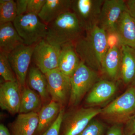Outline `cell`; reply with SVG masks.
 <instances>
[{
	"mask_svg": "<svg viewBox=\"0 0 135 135\" xmlns=\"http://www.w3.org/2000/svg\"><path fill=\"white\" fill-rule=\"evenodd\" d=\"M81 61L101 73V65L108 50L106 32L98 26L85 31L84 35L74 42Z\"/></svg>",
	"mask_w": 135,
	"mask_h": 135,
	"instance_id": "6da1fadb",
	"label": "cell"
},
{
	"mask_svg": "<svg viewBox=\"0 0 135 135\" xmlns=\"http://www.w3.org/2000/svg\"><path fill=\"white\" fill-rule=\"evenodd\" d=\"M46 40L54 46L74 42L84 36L85 30L72 11L65 12L47 25Z\"/></svg>",
	"mask_w": 135,
	"mask_h": 135,
	"instance_id": "7a4b0ae2",
	"label": "cell"
},
{
	"mask_svg": "<svg viewBox=\"0 0 135 135\" xmlns=\"http://www.w3.org/2000/svg\"><path fill=\"white\" fill-rule=\"evenodd\" d=\"M99 115L114 124H126L135 115V86L128 88L124 93L101 109Z\"/></svg>",
	"mask_w": 135,
	"mask_h": 135,
	"instance_id": "3957f363",
	"label": "cell"
},
{
	"mask_svg": "<svg viewBox=\"0 0 135 135\" xmlns=\"http://www.w3.org/2000/svg\"><path fill=\"white\" fill-rule=\"evenodd\" d=\"M13 24L27 46H35L47 33V25L37 15L26 13L17 16Z\"/></svg>",
	"mask_w": 135,
	"mask_h": 135,
	"instance_id": "277c9868",
	"label": "cell"
},
{
	"mask_svg": "<svg viewBox=\"0 0 135 135\" xmlns=\"http://www.w3.org/2000/svg\"><path fill=\"white\" fill-rule=\"evenodd\" d=\"M70 78L71 88L69 104L72 106H77L99 80V73L81 62Z\"/></svg>",
	"mask_w": 135,
	"mask_h": 135,
	"instance_id": "5b68a950",
	"label": "cell"
},
{
	"mask_svg": "<svg viewBox=\"0 0 135 135\" xmlns=\"http://www.w3.org/2000/svg\"><path fill=\"white\" fill-rule=\"evenodd\" d=\"M101 112L100 108L82 107L64 114L62 135H79Z\"/></svg>",
	"mask_w": 135,
	"mask_h": 135,
	"instance_id": "8992f818",
	"label": "cell"
},
{
	"mask_svg": "<svg viewBox=\"0 0 135 135\" xmlns=\"http://www.w3.org/2000/svg\"><path fill=\"white\" fill-rule=\"evenodd\" d=\"M104 0H73L71 11L85 31L97 26Z\"/></svg>",
	"mask_w": 135,
	"mask_h": 135,
	"instance_id": "52a82bcc",
	"label": "cell"
},
{
	"mask_svg": "<svg viewBox=\"0 0 135 135\" xmlns=\"http://www.w3.org/2000/svg\"><path fill=\"white\" fill-rule=\"evenodd\" d=\"M60 46H54L43 39L35 46L32 59L44 74L58 68Z\"/></svg>",
	"mask_w": 135,
	"mask_h": 135,
	"instance_id": "ba28073f",
	"label": "cell"
},
{
	"mask_svg": "<svg viewBox=\"0 0 135 135\" xmlns=\"http://www.w3.org/2000/svg\"><path fill=\"white\" fill-rule=\"evenodd\" d=\"M35 46L22 44L7 55L20 86H25L27 75L29 72Z\"/></svg>",
	"mask_w": 135,
	"mask_h": 135,
	"instance_id": "9c48e42d",
	"label": "cell"
},
{
	"mask_svg": "<svg viewBox=\"0 0 135 135\" xmlns=\"http://www.w3.org/2000/svg\"><path fill=\"white\" fill-rule=\"evenodd\" d=\"M49 94L52 101L61 105L64 104L71 91V78L63 73L58 68L52 70L45 74Z\"/></svg>",
	"mask_w": 135,
	"mask_h": 135,
	"instance_id": "30bf717a",
	"label": "cell"
},
{
	"mask_svg": "<svg viewBox=\"0 0 135 135\" xmlns=\"http://www.w3.org/2000/svg\"><path fill=\"white\" fill-rule=\"evenodd\" d=\"M126 10V1L104 0L98 26L106 32L116 31L117 22Z\"/></svg>",
	"mask_w": 135,
	"mask_h": 135,
	"instance_id": "8fae6325",
	"label": "cell"
},
{
	"mask_svg": "<svg viewBox=\"0 0 135 135\" xmlns=\"http://www.w3.org/2000/svg\"><path fill=\"white\" fill-rule=\"evenodd\" d=\"M21 86L18 81H5L0 86V106L12 114L18 113L22 100Z\"/></svg>",
	"mask_w": 135,
	"mask_h": 135,
	"instance_id": "7c38bea8",
	"label": "cell"
},
{
	"mask_svg": "<svg viewBox=\"0 0 135 135\" xmlns=\"http://www.w3.org/2000/svg\"><path fill=\"white\" fill-rule=\"evenodd\" d=\"M116 82L110 80H99L90 90L86 98V104L89 107L100 105L111 99L117 91Z\"/></svg>",
	"mask_w": 135,
	"mask_h": 135,
	"instance_id": "4fadbf2b",
	"label": "cell"
},
{
	"mask_svg": "<svg viewBox=\"0 0 135 135\" xmlns=\"http://www.w3.org/2000/svg\"><path fill=\"white\" fill-rule=\"evenodd\" d=\"M119 79L128 88L135 86V48L121 46Z\"/></svg>",
	"mask_w": 135,
	"mask_h": 135,
	"instance_id": "5bb4252c",
	"label": "cell"
},
{
	"mask_svg": "<svg viewBox=\"0 0 135 135\" xmlns=\"http://www.w3.org/2000/svg\"><path fill=\"white\" fill-rule=\"evenodd\" d=\"M121 60V46L109 49L102 62L101 73L116 82L119 79Z\"/></svg>",
	"mask_w": 135,
	"mask_h": 135,
	"instance_id": "9a60e30c",
	"label": "cell"
},
{
	"mask_svg": "<svg viewBox=\"0 0 135 135\" xmlns=\"http://www.w3.org/2000/svg\"><path fill=\"white\" fill-rule=\"evenodd\" d=\"M115 30L119 36L121 46L135 48V20L127 10L120 16Z\"/></svg>",
	"mask_w": 135,
	"mask_h": 135,
	"instance_id": "2e32d148",
	"label": "cell"
},
{
	"mask_svg": "<svg viewBox=\"0 0 135 135\" xmlns=\"http://www.w3.org/2000/svg\"><path fill=\"white\" fill-rule=\"evenodd\" d=\"M60 47L58 68L64 74L71 77L81 61L74 42L65 44Z\"/></svg>",
	"mask_w": 135,
	"mask_h": 135,
	"instance_id": "e0dca14e",
	"label": "cell"
},
{
	"mask_svg": "<svg viewBox=\"0 0 135 135\" xmlns=\"http://www.w3.org/2000/svg\"><path fill=\"white\" fill-rule=\"evenodd\" d=\"M73 0H46L38 17L48 25L61 15L71 11Z\"/></svg>",
	"mask_w": 135,
	"mask_h": 135,
	"instance_id": "ac0fdd59",
	"label": "cell"
},
{
	"mask_svg": "<svg viewBox=\"0 0 135 135\" xmlns=\"http://www.w3.org/2000/svg\"><path fill=\"white\" fill-rule=\"evenodd\" d=\"M24 44L13 23L0 25V52L8 55L18 47Z\"/></svg>",
	"mask_w": 135,
	"mask_h": 135,
	"instance_id": "d6986e66",
	"label": "cell"
},
{
	"mask_svg": "<svg viewBox=\"0 0 135 135\" xmlns=\"http://www.w3.org/2000/svg\"><path fill=\"white\" fill-rule=\"evenodd\" d=\"M38 123L36 112L19 113L11 127L12 135H33Z\"/></svg>",
	"mask_w": 135,
	"mask_h": 135,
	"instance_id": "ffe728a7",
	"label": "cell"
},
{
	"mask_svg": "<svg viewBox=\"0 0 135 135\" xmlns=\"http://www.w3.org/2000/svg\"><path fill=\"white\" fill-rule=\"evenodd\" d=\"M62 105L52 101L43 107L38 113L39 123L36 131L38 134H43L56 119L61 110Z\"/></svg>",
	"mask_w": 135,
	"mask_h": 135,
	"instance_id": "44dd1931",
	"label": "cell"
},
{
	"mask_svg": "<svg viewBox=\"0 0 135 135\" xmlns=\"http://www.w3.org/2000/svg\"><path fill=\"white\" fill-rule=\"evenodd\" d=\"M28 81L31 89L38 92L42 99H47L49 94L46 76L36 66H33L29 68Z\"/></svg>",
	"mask_w": 135,
	"mask_h": 135,
	"instance_id": "7402d4cb",
	"label": "cell"
},
{
	"mask_svg": "<svg viewBox=\"0 0 135 135\" xmlns=\"http://www.w3.org/2000/svg\"><path fill=\"white\" fill-rule=\"evenodd\" d=\"M41 98L33 90L25 86L22 92L19 113L36 112L41 106Z\"/></svg>",
	"mask_w": 135,
	"mask_h": 135,
	"instance_id": "603a6c76",
	"label": "cell"
},
{
	"mask_svg": "<svg viewBox=\"0 0 135 135\" xmlns=\"http://www.w3.org/2000/svg\"><path fill=\"white\" fill-rule=\"evenodd\" d=\"M16 2L13 0L0 1V25L15 21L17 17Z\"/></svg>",
	"mask_w": 135,
	"mask_h": 135,
	"instance_id": "cb8c5ba5",
	"label": "cell"
},
{
	"mask_svg": "<svg viewBox=\"0 0 135 135\" xmlns=\"http://www.w3.org/2000/svg\"><path fill=\"white\" fill-rule=\"evenodd\" d=\"M0 75L5 81L14 82L17 81L7 55L0 52Z\"/></svg>",
	"mask_w": 135,
	"mask_h": 135,
	"instance_id": "d4e9b609",
	"label": "cell"
},
{
	"mask_svg": "<svg viewBox=\"0 0 135 135\" xmlns=\"http://www.w3.org/2000/svg\"><path fill=\"white\" fill-rule=\"evenodd\" d=\"M104 131L103 124L98 120L93 119L78 135H103Z\"/></svg>",
	"mask_w": 135,
	"mask_h": 135,
	"instance_id": "484cf974",
	"label": "cell"
},
{
	"mask_svg": "<svg viewBox=\"0 0 135 135\" xmlns=\"http://www.w3.org/2000/svg\"><path fill=\"white\" fill-rule=\"evenodd\" d=\"M64 114V109H61L55 121L41 135H60Z\"/></svg>",
	"mask_w": 135,
	"mask_h": 135,
	"instance_id": "4316f807",
	"label": "cell"
},
{
	"mask_svg": "<svg viewBox=\"0 0 135 135\" xmlns=\"http://www.w3.org/2000/svg\"><path fill=\"white\" fill-rule=\"evenodd\" d=\"M46 1V0H29L27 13L38 16Z\"/></svg>",
	"mask_w": 135,
	"mask_h": 135,
	"instance_id": "83f0119b",
	"label": "cell"
},
{
	"mask_svg": "<svg viewBox=\"0 0 135 135\" xmlns=\"http://www.w3.org/2000/svg\"><path fill=\"white\" fill-rule=\"evenodd\" d=\"M107 42L108 49L121 46L119 39L116 31L106 32Z\"/></svg>",
	"mask_w": 135,
	"mask_h": 135,
	"instance_id": "f1b7e54d",
	"label": "cell"
},
{
	"mask_svg": "<svg viewBox=\"0 0 135 135\" xmlns=\"http://www.w3.org/2000/svg\"><path fill=\"white\" fill-rule=\"evenodd\" d=\"M29 0H17L16 2L17 16L26 14Z\"/></svg>",
	"mask_w": 135,
	"mask_h": 135,
	"instance_id": "f546056e",
	"label": "cell"
},
{
	"mask_svg": "<svg viewBox=\"0 0 135 135\" xmlns=\"http://www.w3.org/2000/svg\"><path fill=\"white\" fill-rule=\"evenodd\" d=\"M106 135H125L121 124H114L108 130Z\"/></svg>",
	"mask_w": 135,
	"mask_h": 135,
	"instance_id": "4dcf8cb0",
	"label": "cell"
},
{
	"mask_svg": "<svg viewBox=\"0 0 135 135\" xmlns=\"http://www.w3.org/2000/svg\"><path fill=\"white\" fill-rule=\"evenodd\" d=\"M126 124V135H135V115Z\"/></svg>",
	"mask_w": 135,
	"mask_h": 135,
	"instance_id": "1f68e13d",
	"label": "cell"
},
{
	"mask_svg": "<svg viewBox=\"0 0 135 135\" xmlns=\"http://www.w3.org/2000/svg\"><path fill=\"white\" fill-rule=\"evenodd\" d=\"M127 10L135 20V0L126 1Z\"/></svg>",
	"mask_w": 135,
	"mask_h": 135,
	"instance_id": "d6a6232c",
	"label": "cell"
},
{
	"mask_svg": "<svg viewBox=\"0 0 135 135\" xmlns=\"http://www.w3.org/2000/svg\"><path fill=\"white\" fill-rule=\"evenodd\" d=\"M0 135H12L7 128L3 124L0 125Z\"/></svg>",
	"mask_w": 135,
	"mask_h": 135,
	"instance_id": "836d02e7",
	"label": "cell"
}]
</instances>
